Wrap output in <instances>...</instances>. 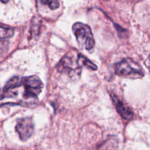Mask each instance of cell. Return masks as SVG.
<instances>
[{
    "instance_id": "9c48e42d",
    "label": "cell",
    "mask_w": 150,
    "mask_h": 150,
    "mask_svg": "<svg viewBox=\"0 0 150 150\" xmlns=\"http://www.w3.org/2000/svg\"><path fill=\"white\" fill-rule=\"evenodd\" d=\"M40 2L47 5L50 9L54 10L59 8V2L57 0H40Z\"/></svg>"
},
{
    "instance_id": "52a82bcc",
    "label": "cell",
    "mask_w": 150,
    "mask_h": 150,
    "mask_svg": "<svg viewBox=\"0 0 150 150\" xmlns=\"http://www.w3.org/2000/svg\"><path fill=\"white\" fill-rule=\"evenodd\" d=\"M14 31L12 28L0 24V39H6L12 37Z\"/></svg>"
},
{
    "instance_id": "7c38bea8",
    "label": "cell",
    "mask_w": 150,
    "mask_h": 150,
    "mask_svg": "<svg viewBox=\"0 0 150 150\" xmlns=\"http://www.w3.org/2000/svg\"><path fill=\"white\" fill-rule=\"evenodd\" d=\"M9 1V0H0V1H1V2H3V3H6V2H8Z\"/></svg>"
},
{
    "instance_id": "5b68a950",
    "label": "cell",
    "mask_w": 150,
    "mask_h": 150,
    "mask_svg": "<svg viewBox=\"0 0 150 150\" xmlns=\"http://www.w3.org/2000/svg\"><path fill=\"white\" fill-rule=\"evenodd\" d=\"M78 54L77 59L75 60V61L71 56H64L57 65L58 70L60 71H67L71 73H73L74 72L76 74L80 73L81 70V66L79 62Z\"/></svg>"
},
{
    "instance_id": "30bf717a",
    "label": "cell",
    "mask_w": 150,
    "mask_h": 150,
    "mask_svg": "<svg viewBox=\"0 0 150 150\" xmlns=\"http://www.w3.org/2000/svg\"><path fill=\"white\" fill-rule=\"evenodd\" d=\"M6 42L0 40V53L4 52L7 47V43Z\"/></svg>"
},
{
    "instance_id": "277c9868",
    "label": "cell",
    "mask_w": 150,
    "mask_h": 150,
    "mask_svg": "<svg viewBox=\"0 0 150 150\" xmlns=\"http://www.w3.org/2000/svg\"><path fill=\"white\" fill-rule=\"evenodd\" d=\"M16 131L22 141H26L29 138L33 132L34 125L31 118L26 117L19 119L16 125Z\"/></svg>"
},
{
    "instance_id": "3957f363",
    "label": "cell",
    "mask_w": 150,
    "mask_h": 150,
    "mask_svg": "<svg viewBox=\"0 0 150 150\" xmlns=\"http://www.w3.org/2000/svg\"><path fill=\"white\" fill-rule=\"evenodd\" d=\"M24 91L22 98L24 100H37V96L41 92L43 84L37 76H31L22 79Z\"/></svg>"
},
{
    "instance_id": "8992f818",
    "label": "cell",
    "mask_w": 150,
    "mask_h": 150,
    "mask_svg": "<svg viewBox=\"0 0 150 150\" xmlns=\"http://www.w3.org/2000/svg\"><path fill=\"white\" fill-rule=\"evenodd\" d=\"M111 97L115 105V108L119 114L125 120H131L134 115L133 112L131 111V110L121 100H120L115 94L112 93L111 94Z\"/></svg>"
},
{
    "instance_id": "6da1fadb",
    "label": "cell",
    "mask_w": 150,
    "mask_h": 150,
    "mask_svg": "<svg viewBox=\"0 0 150 150\" xmlns=\"http://www.w3.org/2000/svg\"><path fill=\"white\" fill-rule=\"evenodd\" d=\"M115 71L119 76L129 79L141 78L144 75L141 67L131 59H125L117 63Z\"/></svg>"
},
{
    "instance_id": "ba28073f",
    "label": "cell",
    "mask_w": 150,
    "mask_h": 150,
    "mask_svg": "<svg viewBox=\"0 0 150 150\" xmlns=\"http://www.w3.org/2000/svg\"><path fill=\"white\" fill-rule=\"evenodd\" d=\"M79 60L80 65L81 67L83 66H85L87 67L88 68L93 70H96L97 69V67L96 65H95L94 63H93L91 61H90L88 59L81 55V54H79Z\"/></svg>"
},
{
    "instance_id": "8fae6325",
    "label": "cell",
    "mask_w": 150,
    "mask_h": 150,
    "mask_svg": "<svg viewBox=\"0 0 150 150\" xmlns=\"http://www.w3.org/2000/svg\"><path fill=\"white\" fill-rule=\"evenodd\" d=\"M145 64H146V67L148 68V69H149V71H150V54L148 56L147 59L146 60Z\"/></svg>"
},
{
    "instance_id": "7a4b0ae2",
    "label": "cell",
    "mask_w": 150,
    "mask_h": 150,
    "mask_svg": "<svg viewBox=\"0 0 150 150\" xmlns=\"http://www.w3.org/2000/svg\"><path fill=\"white\" fill-rule=\"evenodd\" d=\"M72 30L81 48L90 50L94 47L95 45L94 36L88 25L77 22L73 25Z\"/></svg>"
}]
</instances>
